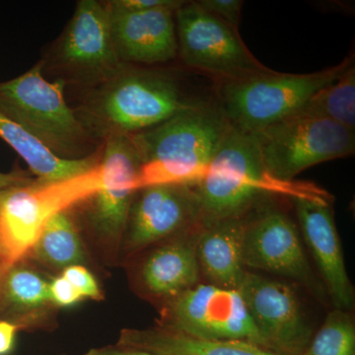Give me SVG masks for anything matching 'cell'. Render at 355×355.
Instances as JSON below:
<instances>
[{"label":"cell","instance_id":"obj_1","mask_svg":"<svg viewBox=\"0 0 355 355\" xmlns=\"http://www.w3.org/2000/svg\"><path fill=\"white\" fill-rule=\"evenodd\" d=\"M200 202V224L243 216L266 197L333 202V197L316 184L280 181L268 174L256 135L230 127L202 181L193 187Z\"/></svg>","mask_w":355,"mask_h":355},{"label":"cell","instance_id":"obj_2","mask_svg":"<svg viewBox=\"0 0 355 355\" xmlns=\"http://www.w3.org/2000/svg\"><path fill=\"white\" fill-rule=\"evenodd\" d=\"M230 127L218 104L198 101L164 123L128 137L141 161L137 190L150 184L197 186Z\"/></svg>","mask_w":355,"mask_h":355},{"label":"cell","instance_id":"obj_3","mask_svg":"<svg viewBox=\"0 0 355 355\" xmlns=\"http://www.w3.org/2000/svg\"><path fill=\"white\" fill-rule=\"evenodd\" d=\"M198 101L187 99L169 74L125 64L106 83L91 89L76 112L96 139L144 132Z\"/></svg>","mask_w":355,"mask_h":355},{"label":"cell","instance_id":"obj_4","mask_svg":"<svg viewBox=\"0 0 355 355\" xmlns=\"http://www.w3.org/2000/svg\"><path fill=\"white\" fill-rule=\"evenodd\" d=\"M43 67L40 62L22 76L0 83V113L58 157L78 160L97 153L91 147L95 137L65 101L67 83L46 80Z\"/></svg>","mask_w":355,"mask_h":355},{"label":"cell","instance_id":"obj_5","mask_svg":"<svg viewBox=\"0 0 355 355\" xmlns=\"http://www.w3.org/2000/svg\"><path fill=\"white\" fill-rule=\"evenodd\" d=\"M101 149L102 182L69 209L80 234L108 266H118L141 161L130 137H108Z\"/></svg>","mask_w":355,"mask_h":355},{"label":"cell","instance_id":"obj_6","mask_svg":"<svg viewBox=\"0 0 355 355\" xmlns=\"http://www.w3.org/2000/svg\"><path fill=\"white\" fill-rule=\"evenodd\" d=\"M354 62L350 57L315 73H279L272 70L224 81L218 89V105L231 127L257 135L295 116L312 96L336 80Z\"/></svg>","mask_w":355,"mask_h":355},{"label":"cell","instance_id":"obj_7","mask_svg":"<svg viewBox=\"0 0 355 355\" xmlns=\"http://www.w3.org/2000/svg\"><path fill=\"white\" fill-rule=\"evenodd\" d=\"M99 164L93 171L58 183L34 179L0 191V263L6 268L27 259L51 216L69 209L99 188Z\"/></svg>","mask_w":355,"mask_h":355},{"label":"cell","instance_id":"obj_8","mask_svg":"<svg viewBox=\"0 0 355 355\" xmlns=\"http://www.w3.org/2000/svg\"><path fill=\"white\" fill-rule=\"evenodd\" d=\"M178 55L184 64L221 83L268 73L248 50L238 30L198 6L184 1L175 11Z\"/></svg>","mask_w":355,"mask_h":355},{"label":"cell","instance_id":"obj_9","mask_svg":"<svg viewBox=\"0 0 355 355\" xmlns=\"http://www.w3.org/2000/svg\"><path fill=\"white\" fill-rule=\"evenodd\" d=\"M256 137L266 171L280 181L355 151V130L326 119L293 116Z\"/></svg>","mask_w":355,"mask_h":355},{"label":"cell","instance_id":"obj_10","mask_svg":"<svg viewBox=\"0 0 355 355\" xmlns=\"http://www.w3.org/2000/svg\"><path fill=\"white\" fill-rule=\"evenodd\" d=\"M159 327L207 340H244L266 347L236 289L198 284L166 303Z\"/></svg>","mask_w":355,"mask_h":355},{"label":"cell","instance_id":"obj_11","mask_svg":"<svg viewBox=\"0 0 355 355\" xmlns=\"http://www.w3.org/2000/svg\"><path fill=\"white\" fill-rule=\"evenodd\" d=\"M55 62L65 83L90 89L106 83L125 67L114 48L107 1H78L58 41Z\"/></svg>","mask_w":355,"mask_h":355},{"label":"cell","instance_id":"obj_12","mask_svg":"<svg viewBox=\"0 0 355 355\" xmlns=\"http://www.w3.org/2000/svg\"><path fill=\"white\" fill-rule=\"evenodd\" d=\"M200 202L193 187L161 184L139 189L128 212L119 265L195 227L200 224Z\"/></svg>","mask_w":355,"mask_h":355},{"label":"cell","instance_id":"obj_13","mask_svg":"<svg viewBox=\"0 0 355 355\" xmlns=\"http://www.w3.org/2000/svg\"><path fill=\"white\" fill-rule=\"evenodd\" d=\"M237 291L266 349L279 355L304 352L313 331L291 286L247 272Z\"/></svg>","mask_w":355,"mask_h":355},{"label":"cell","instance_id":"obj_14","mask_svg":"<svg viewBox=\"0 0 355 355\" xmlns=\"http://www.w3.org/2000/svg\"><path fill=\"white\" fill-rule=\"evenodd\" d=\"M246 268L261 270L297 282L323 297L295 223L282 209L270 207L250 214L244 238Z\"/></svg>","mask_w":355,"mask_h":355},{"label":"cell","instance_id":"obj_15","mask_svg":"<svg viewBox=\"0 0 355 355\" xmlns=\"http://www.w3.org/2000/svg\"><path fill=\"white\" fill-rule=\"evenodd\" d=\"M200 229L198 224L139 254L135 282L142 296L163 306L200 284L197 244Z\"/></svg>","mask_w":355,"mask_h":355},{"label":"cell","instance_id":"obj_16","mask_svg":"<svg viewBox=\"0 0 355 355\" xmlns=\"http://www.w3.org/2000/svg\"><path fill=\"white\" fill-rule=\"evenodd\" d=\"M291 200L301 234L314 257L335 309L352 312L354 307V287L345 268L342 244L334 219L333 202L306 198Z\"/></svg>","mask_w":355,"mask_h":355},{"label":"cell","instance_id":"obj_17","mask_svg":"<svg viewBox=\"0 0 355 355\" xmlns=\"http://www.w3.org/2000/svg\"><path fill=\"white\" fill-rule=\"evenodd\" d=\"M176 10L164 8L132 13L110 10L114 48L121 62L153 65L174 60L178 55Z\"/></svg>","mask_w":355,"mask_h":355},{"label":"cell","instance_id":"obj_18","mask_svg":"<svg viewBox=\"0 0 355 355\" xmlns=\"http://www.w3.org/2000/svg\"><path fill=\"white\" fill-rule=\"evenodd\" d=\"M51 277L28 259L8 266L0 279V321L19 331L57 328L60 308L51 298Z\"/></svg>","mask_w":355,"mask_h":355},{"label":"cell","instance_id":"obj_19","mask_svg":"<svg viewBox=\"0 0 355 355\" xmlns=\"http://www.w3.org/2000/svg\"><path fill=\"white\" fill-rule=\"evenodd\" d=\"M251 211L202 226L197 257L200 275L207 284L239 288L248 272L244 263V238Z\"/></svg>","mask_w":355,"mask_h":355},{"label":"cell","instance_id":"obj_20","mask_svg":"<svg viewBox=\"0 0 355 355\" xmlns=\"http://www.w3.org/2000/svg\"><path fill=\"white\" fill-rule=\"evenodd\" d=\"M116 345L155 355H279L244 340H200L159 326L121 330Z\"/></svg>","mask_w":355,"mask_h":355},{"label":"cell","instance_id":"obj_21","mask_svg":"<svg viewBox=\"0 0 355 355\" xmlns=\"http://www.w3.org/2000/svg\"><path fill=\"white\" fill-rule=\"evenodd\" d=\"M0 139L12 147L39 181L58 183L93 171L101 159V148L83 159L58 157L31 133L0 113Z\"/></svg>","mask_w":355,"mask_h":355},{"label":"cell","instance_id":"obj_22","mask_svg":"<svg viewBox=\"0 0 355 355\" xmlns=\"http://www.w3.org/2000/svg\"><path fill=\"white\" fill-rule=\"evenodd\" d=\"M43 270L62 273L72 266L88 263L85 243L69 209L51 216L27 257Z\"/></svg>","mask_w":355,"mask_h":355},{"label":"cell","instance_id":"obj_23","mask_svg":"<svg viewBox=\"0 0 355 355\" xmlns=\"http://www.w3.org/2000/svg\"><path fill=\"white\" fill-rule=\"evenodd\" d=\"M297 116L326 119L355 130L354 64L312 96Z\"/></svg>","mask_w":355,"mask_h":355},{"label":"cell","instance_id":"obj_24","mask_svg":"<svg viewBox=\"0 0 355 355\" xmlns=\"http://www.w3.org/2000/svg\"><path fill=\"white\" fill-rule=\"evenodd\" d=\"M301 355H355V324L352 312L334 309Z\"/></svg>","mask_w":355,"mask_h":355},{"label":"cell","instance_id":"obj_25","mask_svg":"<svg viewBox=\"0 0 355 355\" xmlns=\"http://www.w3.org/2000/svg\"><path fill=\"white\" fill-rule=\"evenodd\" d=\"M60 275L69 280L83 298L92 299L95 301L104 299L97 279L85 266H69Z\"/></svg>","mask_w":355,"mask_h":355},{"label":"cell","instance_id":"obj_26","mask_svg":"<svg viewBox=\"0 0 355 355\" xmlns=\"http://www.w3.org/2000/svg\"><path fill=\"white\" fill-rule=\"evenodd\" d=\"M197 3L207 12L238 30L240 19H241L243 1H240V0H200V1H197Z\"/></svg>","mask_w":355,"mask_h":355},{"label":"cell","instance_id":"obj_27","mask_svg":"<svg viewBox=\"0 0 355 355\" xmlns=\"http://www.w3.org/2000/svg\"><path fill=\"white\" fill-rule=\"evenodd\" d=\"M184 1L180 0H110V10L114 12H144L157 9H178Z\"/></svg>","mask_w":355,"mask_h":355},{"label":"cell","instance_id":"obj_28","mask_svg":"<svg viewBox=\"0 0 355 355\" xmlns=\"http://www.w3.org/2000/svg\"><path fill=\"white\" fill-rule=\"evenodd\" d=\"M50 294L51 300L58 308L76 305L83 299L74 286L62 275L51 277Z\"/></svg>","mask_w":355,"mask_h":355},{"label":"cell","instance_id":"obj_29","mask_svg":"<svg viewBox=\"0 0 355 355\" xmlns=\"http://www.w3.org/2000/svg\"><path fill=\"white\" fill-rule=\"evenodd\" d=\"M17 327L6 321H0V355H6L12 350Z\"/></svg>","mask_w":355,"mask_h":355},{"label":"cell","instance_id":"obj_30","mask_svg":"<svg viewBox=\"0 0 355 355\" xmlns=\"http://www.w3.org/2000/svg\"><path fill=\"white\" fill-rule=\"evenodd\" d=\"M33 181H34V179L28 173L23 171L0 172V191L11 188V187L30 184Z\"/></svg>","mask_w":355,"mask_h":355},{"label":"cell","instance_id":"obj_31","mask_svg":"<svg viewBox=\"0 0 355 355\" xmlns=\"http://www.w3.org/2000/svg\"><path fill=\"white\" fill-rule=\"evenodd\" d=\"M83 355H155L146 350L130 349V347H109L103 349H95L89 350L87 354Z\"/></svg>","mask_w":355,"mask_h":355},{"label":"cell","instance_id":"obj_32","mask_svg":"<svg viewBox=\"0 0 355 355\" xmlns=\"http://www.w3.org/2000/svg\"><path fill=\"white\" fill-rule=\"evenodd\" d=\"M4 270H6V268H3V266L0 263V279H1L2 273H3Z\"/></svg>","mask_w":355,"mask_h":355}]
</instances>
